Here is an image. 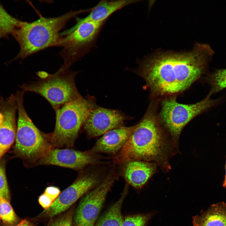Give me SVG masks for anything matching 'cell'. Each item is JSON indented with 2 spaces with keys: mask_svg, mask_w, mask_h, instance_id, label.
Segmentation results:
<instances>
[{
  "mask_svg": "<svg viewBox=\"0 0 226 226\" xmlns=\"http://www.w3.org/2000/svg\"><path fill=\"white\" fill-rule=\"evenodd\" d=\"M21 21L7 13L0 3V40L12 35Z\"/></svg>",
  "mask_w": 226,
  "mask_h": 226,
  "instance_id": "ffe728a7",
  "label": "cell"
},
{
  "mask_svg": "<svg viewBox=\"0 0 226 226\" xmlns=\"http://www.w3.org/2000/svg\"><path fill=\"white\" fill-rule=\"evenodd\" d=\"M1 226V220L0 219V226Z\"/></svg>",
  "mask_w": 226,
  "mask_h": 226,
  "instance_id": "f1b7e54d",
  "label": "cell"
},
{
  "mask_svg": "<svg viewBox=\"0 0 226 226\" xmlns=\"http://www.w3.org/2000/svg\"><path fill=\"white\" fill-rule=\"evenodd\" d=\"M73 211L70 210L65 213L52 219L48 226H72Z\"/></svg>",
  "mask_w": 226,
  "mask_h": 226,
  "instance_id": "d4e9b609",
  "label": "cell"
},
{
  "mask_svg": "<svg viewBox=\"0 0 226 226\" xmlns=\"http://www.w3.org/2000/svg\"><path fill=\"white\" fill-rule=\"evenodd\" d=\"M100 164L81 170L74 181L60 194L53 204L38 217L52 218L68 209L81 196L100 184L109 171Z\"/></svg>",
  "mask_w": 226,
  "mask_h": 226,
  "instance_id": "9c48e42d",
  "label": "cell"
},
{
  "mask_svg": "<svg viewBox=\"0 0 226 226\" xmlns=\"http://www.w3.org/2000/svg\"><path fill=\"white\" fill-rule=\"evenodd\" d=\"M13 226H36L31 221L25 218L20 221L19 223Z\"/></svg>",
  "mask_w": 226,
  "mask_h": 226,
  "instance_id": "484cf974",
  "label": "cell"
},
{
  "mask_svg": "<svg viewBox=\"0 0 226 226\" xmlns=\"http://www.w3.org/2000/svg\"><path fill=\"white\" fill-rule=\"evenodd\" d=\"M77 20L73 27L61 33V36H64L61 37L56 46L63 48L59 55L63 61L62 66L69 68L93 46L105 23L85 17Z\"/></svg>",
  "mask_w": 226,
  "mask_h": 226,
  "instance_id": "ba28073f",
  "label": "cell"
},
{
  "mask_svg": "<svg viewBox=\"0 0 226 226\" xmlns=\"http://www.w3.org/2000/svg\"><path fill=\"white\" fill-rule=\"evenodd\" d=\"M122 176L128 184L141 188L155 173L157 164L141 160L129 161L120 164Z\"/></svg>",
  "mask_w": 226,
  "mask_h": 226,
  "instance_id": "9a60e30c",
  "label": "cell"
},
{
  "mask_svg": "<svg viewBox=\"0 0 226 226\" xmlns=\"http://www.w3.org/2000/svg\"><path fill=\"white\" fill-rule=\"evenodd\" d=\"M75 226H81L79 225H76Z\"/></svg>",
  "mask_w": 226,
  "mask_h": 226,
  "instance_id": "f546056e",
  "label": "cell"
},
{
  "mask_svg": "<svg viewBox=\"0 0 226 226\" xmlns=\"http://www.w3.org/2000/svg\"><path fill=\"white\" fill-rule=\"evenodd\" d=\"M135 125L122 126L111 130L96 142L90 151L93 153L116 155L124 146L133 131Z\"/></svg>",
  "mask_w": 226,
  "mask_h": 226,
  "instance_id": "5bb4252c",
  "label": "cell"
},
{
  "mask_svg": "<svg viewBox=\"0 0 226 226\" xmlns=\"http://www.w3.org/2000/svg\"><path fill=\"white\" fill-rule=\"evenodd\" d=\"M214 53L209 44L196 43L189 51L155 53L142 61L134 71L155 96H173L188 89L205 73Z\"/></svg>",
  "mask_w": 226,
  "mask_h": 226,
  "instance_id": "6da1fadb",
  "label": "cell"
},
{
  "mask_svg": "<svg viewBox=\"0 0 226 226\" xmlns=\"http://www.w3.org/2000/svg\"><path fill=\"white\" fill-rule=\"evenodd\" d=\"M151 214L128 216L124 219L121 226H144L151 217Z\"/></svg>",
  "mask_w": 226,
  "mask_h": 226,
  "instance_id": "603a6c76",
  "label": "cell"
},
{
  "mask_svg": "<svg viewBox=\"0 0 226 226\" xmlns=\"http://www.w3.org/2000/svg\"><path fill=\"white\" fill-rule=\"evenodd\" d=\"M126 186L119 199L100 218L95 226H121L124 218L121 208L123 201L127 193Z\"/></svg>",
  "mask_w": 226,
  "mask_h": 226,
  "instance_id": "ac0fdd59",
  "label": "cell"
},
{
  "mask_svg": "<svg viewBox=\"0 0 226 226\" xmlns=\"http://www.w3.org/2000/svg\"><path fill=\"white\" fill-rule=\"evenodd\" d=\"M0 197L10 202L11 195L10 192L4 166L0 162Z\"/></svg>",
  "mask_w": 226,
  "mask_h": 226,
  "instance_id": "cb8c5ba5",
  "label": "cell"
},
{
  "mask_svg": "<svg viewBox=\"0 0 226 226\" xmlns=\"http://www.w3.org/2000/svg\"><path fill=\"white\" fill-rule=\"evenodd\" d=\"M87 10H71L54 18L40 17L32 22L21 21L12 35L20 46L14 59L26 58L42 50L56 46L61 38L60 32L67 22Z\"/></svg>",
  "mask_w": 226,
  "mask_h": 226,
  "instance_id": "3957f363",
  "label": "cell"
},
{
  "mask_svg": "<svg viewBox=\"0 0 226 226\" xmlns=\"http://www.w3.org/2000/svg\"><path fill=\"white\" fill-rule=\"evenodd\" d=\"M207 95L198 102L180 103L175 96L165 97L162 101L158 116L159 121L178 149V139L184 127L193 119L219 103L221 98L212 99Z\"/></svg>",
  "mask_w": 226,
  "mask_h": 226,
  "instance_id": "52a82bcc",
  "label": "cell"
},
{
  "mask_svg": "<svg viewBox=\"0 0 226 226\" xmlns=\"http://www.w3.org/2000/svg\"><path fill=\"white\" fill-rule=\"evenodd\" d=\"M61 193L59 188L55 186H49L45 189L44 193L39 197L40 204L46 210L53 203Z\"/></svg>",
  "mask_w": 226,
  "mask_h": 226,
  "instance_id": "7402d4cb",
  "label": "cell"
},
{
  "mask_svg": "<svg viewBox=\"0 0 226 226\" xmlns=\"http://www.w3.org/2000/svg\"><path fill=\"white\" fill-rule=\"evenodd\" d=\"M128 118L119 111L96 105L92 100L91 109L83 126L89 137H94L123 126Z\"/></svg>",
  "mask_w": 226,
  "mask_h": 226,
  "instance_id": "7c38bea8",
  "label": "cell"
},
{
  "mask_svg": "<svg viewBox=\"0 0 226 226\" xmlns=\"http://www.w3.org/2000/svg\"><path fill=\"white\" fill-rule=\"evenodd\" d=\"M205 81L210 86L207 95L209 96L226 88V68L216 70L208 74Z\"/></svg>",
  "mask_w": 226,
  "mask_h": 226,
  "instance_id": "d6986e66",
  "label": "cell"
},
{
  "mask_svg": "<svg viewBox=\"0 0 226 226\" xmlns=\"http://www.w3.org/2000/svg\"><path fill=\"white\" fill-rule=\"evenodd\" d=\"M0 219L2 226H13L20 222L10 202L0 197Z\"/></svg>",
  "mask_w": 226,
  "mask_h": 226,
  "instance_id": "44dd1931",
  "label": "cell"
},
{
  "mask_svg": "<svg viewBox=\"0 0 226 226\" xmlns=\"http://www.w3.org/2000/svg\"><path fill=\"white\" fill-rule=\"evenodd\" d=\"M193 226H226V203L213 204L206 211L193 217Z\"/></svg>",
  "mask_w": 226,
  "mask_h": 226,
  "instance_id": "2e32d148",
  "label": "cell"
},
{
  "mask_svg": "<svg viewBox=\"0 0 226 226\" xmlns=\"http://www.w3.org/2000/svg\"><path fill=\"white\" fill-rule=\"evenodd\" d=\"M17 110L15 94H12L6 99L0 95V111L3 117L0 126V160L15 140L17 128Z\"/></svg>",
  "mask_w": 226,
  "mask_h": 226,
  "instance_id": "4fadbf2b",
  "label": "cell"
},
{
  "mask_svg": "<svg viewBox=\"0 0 226 226\" xmlns=\"http://www.w3.org/2000/svg\"><path fill=\"white\" fill-rule=\"evenodd\" d=\"M3 116L2 113L0 111V126H1L3 122Z\"/></svg>",
  "mask_w": 226,
  "mask_h": 226,
  "instance_id": "83f0119b",
  "label": "cell"
},
{
  "mask_svg": "<svg viewBox=\"0 0 226 226\" xmlns=\"http://www.w3.org/2000/svg\"><path fill=\"white\" fill-rule=\"evenodd\" d=\"M118 177L116 168H112L100 184L86 193L75 212L76 225L94 226L106 195Z\"/></svg>",
  "mask_w": 226,
  "mask_h": 226,
  "instance_id": "30bf717a",
  "label": "cell"
},
{
  "mask_svg": "<svg viewBox=\"0 0 226 226\" xmlns=\"http://www.w3.org/2000/svg\"><path fill=\"white\" fill-rule=\"evenodd\" d=\"M103 157L90 150L81 151L69 148H52L39 160L35 166L54 165L82 170L101 164Z\"/></svg>",
  "mask_w": 226,
  "mask_h": 226,
  "instance_id": "8fae6325",
  "label": "cell"
},
{
  "mask_svg": "<svg viewBox=\"0 0 226 226\" xmlns=\"http://www.w3.org/2000/svg\"><path fill=\"white\" fill-rule=\"evenodd\" d=\"M225 175L224 176V178L223 180V186L224 188H226V162L225 164Z\"/></svg>",
  "mask_w": 226,
  "mask_h": 226,
  "instance_id": "4316f807",
  "label": "cell"
},
{
  "mask_svg": "<svg viewBox=\"0 0 226 226\" xmlns=\"http://www.w3.org/2000/svg\"><path fill=\"white\" fill-rule=\"evenodd\" d=\"M92 100L82 96L68 102L56 112L54 131L50 133L53 148L73 146L91 108Z\"/></svg>",
  "mask_w": 226,
  "mask_h": 226,
  "instance_id": "8992f818",
  "label": "cell"
},
{
  "mask_svg": "<svg viewBox=\"0 0 226 226\" xmlns=\"http://www.w3.org/2000/svg\"><path fill=\"white\" fill-rule=\"evenodd\" d=\"M25 91L18 90L15 94L18 118L14 151L17 156L31 165H35L53 147L50 133L40 130L34 124L24 105Z\"/></svg>",
  "mask_w": 226,
  "mask_h": 226,
  "instance_id": "277c9868",
  "label": "cell"
},
{
  "mask_svg": "<svg viewBox=\"0 0 226 226\" xmlns=\"http://www.w3.org/2000/svg\"><path fill=\"white\" fill-rule=\"evenodd\" d=\"M155 105L151 103L122 148L114 156V163L132 160L153 162L164 171L171 169L169 160L177 149L161 124Z\"/></svg>",
  "mask_w": 226,
  "mask_h": 226,
  "instance_id": "7a4b0ae2",
  "label": "cell"
},
{
  "mask_svg": "<svg viewBox=\"0 0 226 226\" xmlns=\"http://www.w3.org/2000/svg\"><path fill=\"white\" fill-rule=\"evenodd\" d=\"M62 66L53 74L38 72L36 81L20 86L22 90L37 93L45 98L56 111L66 103L82 96L76 87L78 72Z\"/></svg>",
  "mask_w": 226,
  "mask_h": 226,
  "instance_id": "5b68a950",
  "label": "cell"
},
{
  "mask_svg": "<svg viewBox=\"0 0 226 226\" xmlns=\"http://www.w3.org/2000/svg\"><path fill=\"white\" fill-rule=\"evenodd\" d=\"M138 2V0H102L90 9L85 17L97 22H105L109 17L117 11L128 5Z\"/></svg>",
  "mask_w": 226,
  "mask_h": 226,
  "instance_id": "e0dca14e",
  "label": "cell"
}]
</instances>
